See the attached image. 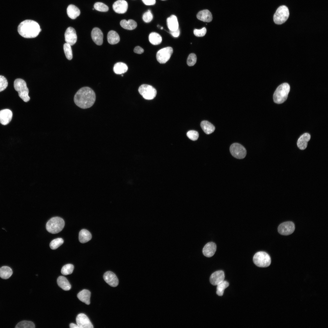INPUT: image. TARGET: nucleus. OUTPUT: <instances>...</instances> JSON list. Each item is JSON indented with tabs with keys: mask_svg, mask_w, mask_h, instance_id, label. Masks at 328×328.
<instances>
[{
	"mask_svg": "<svg viewBox=\"0 0 328 328\" xmlns=\"http://www.w3.org/2000/svg\"><path fill=\"white\" fill-rule=\"evenodd\" d=\"M96 99V95L94 91L91 88L83 87L75 94L74 101L75 104L83 109L90 108L94 104Z\"/></svg>",
	"mask_w": 328,
	"mask_h": 328,
	"instance_id": "obj_1",
	"label": "nucleus"
},
{
	"mask_svg": "<svg viewBox=\"0 0 328 328\" xmlns=\"http://www.w3.org/2000/svg\"><path fill=\"white\" fill-rule=\"evenodd\" d=\"M41 30L39 24L31 20H26L22 22L18 27L19 34L22 37L26 38L36 37Z\"/></svg>",
	"mask_w": 328,
	"mask_h": 328,
	"instance_id": "obj_2",
	"label": "nucleus"
},
{
	"mask_svg": "<svg viewBox=\"0 0 328 328\" xmlns=\"http://www.w3.org/2000/svg\"><path fill=\"white\" fill-rule=\"evenodd\" d=\"M290 89V86L287 83H283L279 86L273 94L274 102L280 104L285 101L287 98Z\"/></svg>",
	"mask_w": 328,
	"mask_h": 328,
	"instance_id": "obj_3",
	"label": "nucleus"
},
{
	"mask_svg": "<svg viewBox=\"0 0 328 328\" xmlns=\"http://www.w3.org/2000/svg\"><path fill=\"white\" fill-rule=\"evenodd\" d=\"M65 225L63 220L59 217H54L51 218L47 222L46 228L49 232L52 234H56L61 231L63 229Z\"/></svg>",
	"mask_w": 328,
	"mask_h": 328,
	"instance_id": "obj_4",
	"label": "nucleus"
},
{
	"mask_svg": "<svg viewBox=\"0 0 328 328\" xmlns=\"http://www.w3.org/2000/svg\"><path fill=\"white\" fill-rule=\"evenodd\" d=\"M14 86L15 90L18 92L19 96L23 101L27 102L30 100V97L28 95L29 90L24 80L20 78L15 79Z\"/></svg>",
	"mask_w": 328,
	"mask_h": 328,
	"instance_id": "obj_5",
	"label": "nucleus"
},
{
	"mask_svg": "<svg viewBox=\"0 0 328 328\" xmlns=\"http://www.w3.org/2000/svg\"><path fill=\"white\" fill-rule=\"evenodd\" d=\"M253 261L258 267H266L271 263V258L269 255L265 252L260 251L256 253L253 256Z\"/></svg>",
	"mask_w": 328,
	"mask_h": 328,
	"instance_id": "obj_6",
	"label": "nucleus"
},
{
	"mask_svg": "<svg viewBox=\"0 0 328 328\" xmlns=\"http://www.w3.org/2000/svg\"><path fill=\"white\" fill-rule=\"evenodd\" d=\"M289 14L288 7L284 5L281 6L277 9L274 15V21L277 24H283L287 20Z\"/></svg>",
	"mask_w": 328,
	"mask_h": 328,
	"instance_id": "obj_7",
	"label": "nucleus"
},
{
	"mask_svg": "<svg viewBox=\"0 0 328 328\" xmlns=\"http://www.w3.org/2000/svg\"><path fill=\"white\" fill-rule=\"evenodd\" d=\"M138 91L144 98L148 100L154 99L157 93L156 89L153 87L146 84L141 85L138 88Z\"/></svg>",
	"mask_w": 328,
	"mask_h": 328,
	"instance_id": "obj_8",
	"label": "nucleus"
},
{
	"mask_svg": "<svg viewBox=\"0 0 328 328\" xmlns=\"http://www.w3.org/2000/svg\"><path fill=\"white\" fill-rule=\"evenodd\" d=\"M230 151L233 156L239 159L244 158L247 154L245 148L241 145L237 143H233L231 145Z\"/></svg>",
	"mask_w": 328,
	"mask_h": 328,
	"instance_id": "obj_9",
	"label": "nucleus"
},
{
	"mask_svg": "<svg viewBox=\"0 0 328 328\" xmlns=\"http://www.w3.org/2000/svg\"><path fill=\"white\" fill-rule=\"evenodd\" d=\"M173 52L171 47H167L159 50L156 55L157 60L160 63H166L170 58Z\"/></svg>",
	"mask_w": 328,
	"mask_h": 328,
	"instance_id": "obj_10",
	"label": "nucleus"
},
{
	"mask_svg": "<svg viewBox=\"0 0 328 328\" xmlns=\"http://www.w3.org/2000/svg\"><path fill=\"white\" fill-rule=\"evenodd\" d=\"M295 225L291 221L284 222L280 224L278 227V231L280 234L287 235L293 233L295 230Z\"/></svg>",
	"mask_w": 328,
	"mask_h": 328,
	"instance_id": "obj_11",
	"label": "nucleus"
},
{
	"mask_svg": "<svg viewBox=\"0 0 328 328\" xmlns=\"http://www.w3.org/2000/svg\"><path fill=\"white\" fill-rule=\"evenodd\" d=\"M77 324L80 328H93L94 326L88 317L84 314H78L76 318Z\"/></svg>",
	"mask_w": 328,
	"mask_h": 328,
	"instance_id": "obj_12",
	"label": "nucleus"
},
{
	"mask_svg": "<svg viewBox=\"0 0 328 328\" xmlns=\"http://www.w3.org/2000/svg\"><path fill=\"white\" fill-rule=\"evenodd\" d=\"M64 36L66 43L70 46L73 45L76 42L77 35L75 29L73 27H69L67 29Z\"/></svg>",
	"mask_w": 328,
	"mask_h": 328,
	"instance_id": "obj_13",
	"label": "nucleus"
},
{
	"mask_svg": "<svg viewBox=\"0 0 328 328\" xmlns=\"http://www.w3.org/2000/svg\"><path fill=\"white\" fill-rule=\"evenodd\" d=\"M104 281L110 286L115 287L118 284V280L115 274L113 272L108 271L104 273L103 275Z\"/></svg>",
	"mask_w": 328,
	"mask_h": 328,
	"instance_id": "obj_14",
	"label": "nucleus"
},
{
	"mask_svg": "<svg viewBox=\"0 0 328 328\" xmlns=\"http://www.w3.org/2000/svg\"><path fill=\"white\" fill-rule=\"evenodd\" d=\"M225 278L224 272L222 270L215 272L211 275L210 281L213 285H217L224 281Z\"/></svg>",
	"mask_w": 328,
	"mask_h": 328,
	"instance_id": "obj_15",
	"label": "nucleus"
},
{
	"mask_svg": "<svg viewBox=\"0 0 328 328\" xmlns=\"http://www.w3.org/2000/svg\"><path fill=\"white\" fill-rule=\"evenodd\" d=\"M112 7L114 10L116 12L123 14L127 11L128 4L125 0H118L114 3Z\"/></svg>",
	"mask_w": 328,
	"mask_h": 328,
	"instance_id": "obj_16",
	"label": "nucleus"
},
{
	"mask_svg": "<svg viewBox=\"0 0 328 328\" xmlns=\"http://www.w3.org/2000/svg\"><path fill=\"white\" fill-rule=\"evenodd\" d=\"M12 113L9 109H4L0 111V123L3 125L8 124L12 120Z\"/></svg>",
	"mask_w": 328,
	"mask_h": 328,
	"instance_id": "obj_17",
	"label": "nucleus"
},
{
	"mask_svg": "<svg viewBox=\"0 0 328 328\" xmlns=\"http://www.w3.org/2000/svg\"><path fill=\"white\" fill-rule=\"evenodd\" d=\"M91 36L93 40L97 45H101L102 44L103 35L100 29L97 27L94 28L91 31Z\"/></svg>",
	"mask_w": 328,
	"mask_h": 328,
	"instance_id": "obj_18",
	"label": "nucleus"
},
{
	"mask_svg": "<svg viewBox=\"0 0 328 328\" xmlns=\"http://www.w3.org/2000/svg\"><path fill=\"white\" fill-rule=\"evenodd\" d=\"M217 246L213 242H210L206 244L203 249V255L207 257H210L214 254Z\"/></svg>",
	"mask_w": 328,
	"mask_h": 328,
	"instance_id": "obj_19",
	"label": "nucleus"
},
{
	"mask_svg": "<svg viewBox=\"0 0 328 328\" xmlns=\"http://www.w3.org/2000/svg\"><path fill=\"white\" fill-rule=\"evenodd\" d=\"M310 138V135L308 133H305L301 135L298 139L297 145L299 148L302 150L305 149L307 145L308 142Z\"/></svg>",
	"mask_w": 328,
	"mask_h": 328,
	"instance_id": "obj_20",
	"label": "nucleus"
},
{
	"mask_svg": "<svg viewBox=\"0 0 328 328\" xmlns=\"http://www.w3.org/2000/svg\"><path fill=\"white\" fill-rule=\"evenodd\" d=\"M197 18L204 22H210L212 19V15L208 10L205 9L199 12L196 15Z\"/></svg>",
	"mask_w": 328,
	"mask_h": 328,
	"instance_id": "obj_21",
	"label": "nucleus"
},
{
	"mask_svg": "<svg viewBox=\"0 0 328 328\" xmlns=\"http://www.w3.org/2000/svg\"><path fill=\"white\" fill-rule=\"evenodd\" d=\"M168 28L170 31H175L179 28V24L177 17L172 15L167 18L166 20Z\"/></svg>",
	"mask_w": 328,
	"mask_h": 328,
	"instance_id": "obj_22",
	"label": "nucleus"
},
{
	"mask_svg": "<svg viewBox=\"0 0 328 328\" xmlns=\"http://www.w3.org/2000/svg\"><path fill=\"white\" fill-rule=\"evenodd\" d=\"M91 295V293L89 290L84 289L78 293L77 297L81 301L88 305L90 303Z\"/></svg>",
	"mask_w": 328,
	"mask_h": 328,
	"instance_id": "obj_23",
	"label": "nucleus"
},
{
	"mask_svg": "<svg viewBox=\"0 0 328 328\" xmlns=\"http://www.w3.org/2000/svg\"><path fill=\"white\" fill-rule=\"evenodd\" d=\"M67 13L68 16L72 19H75L80 14L79 9L73 5H69L67 9Z\"/></svg>",
	"mask_w": 328,
	"mask_h": 328,
	"instance_id": "obj_24",
	"label": "nucleus"
},
{
	"mask_svg": "<svg viewBox=\"0 0 328 328\" xmlns=\"http://www.w3.org/2000/svg\"><path fill=\"white\" fill-rule=\"evenodd\" d=\"M57 283L58 286L64 290L68 291L71 289V286L70 283L64 276H61L59 277L57 279Z\"/></svg>",
	"mask_w": 328,
	"mask_h": 328,
	"instance_id": "obj_25",
	"label": "nucleus"
},
{
	"mask_svg": "<svg viewBox=\"0 0 328 328\" xmlns=\"http://www.w3.org/2000/svg\"><path fill=\"white\" fill-rule=\"evenodd\" d=\"M201 127L204 132L207 134L213 133L215 130L214 126L209 121L204 120L200 123Z\"/></svg>",
	"mask_w": 328,
	"mask_h": 328,
	"instance_id": "obj_26",
	"label": "nucleus"
},
{
	"mask_svg": "<svg viewBox=\"0 0 328 328\" xmlns=\"http://www.w3.org/2000/svg\"><path fill=\"white\" fill-rule=\"evenodd\" d=\"M91 238V233L86 229H83L79 233V239L81 243H86L89 241Z\"/></svg>",
	"mask_w": 328,
	"mask_h": 328,
	"instance_id": "obj_27",
	"label": "nucleus"
},
{
	"mask_svg": "<svg viewBox=\"0 0 328 328\" xmlns=\"http://www.w3.org/2000/svg\"><path fill=\"white\" fill-rule=\"evenodd\" d=\"M120 24L123 28L129 30H133L137 26L136 22L132 19H129L128 21L125 19L122 20L120 22Z\"/></svg>",
	"mask_w": 328,
	"mask_h": 328,
	"instance_id": "obj_28",
	"label": "nucleus"
},
{
	"mask_svg": "<svg viewBox=\"0 0 328 328\" xmlns=\"http://www.w3.org/2000/svg\"><path fill=\"white\" fill-rule=\"evenodd\" d=\"M107 40L109 44L113 45L118 43L120 41V39L118 34L116 32L111 30L108 34Z\"/></svg>",
	"mask_w": 328,
	"mask_h": 328,
	"instance_id": "obj_29",
	"label": "nucleus"
},
{
	"mask_svg": "<svg viewBox=\"0 0 328 328\" xmlns=\"http://www.w3.org/2000/svg\"><path fill=\"white\" fill-rule=\"evenodd\" d=\"M128 67L126 64L122 62L116 63L114 66L113 70L117 74H120L125 73L127 71Z\"/></svg>",
	"mask_w": 328,
	"mask_h": 328,
	"instance_id": "obj_30",
	"label": "nucleus"
},
{
	"mask_svg": "<svg viewBox=\"0 0 328 328\" xmlns=\"http://www.w3.org/2000/svg\"><path fill=\"white\" fill-rule=\"evenodd\" d=\"M12 269L7 266H3L0 268V277L4 279L9 278L12 275Z\"/></svg>",
	"mask_w": 328,
	"mask_h": 328,
	"instance_id": "obj_31",
	"label": "nucleus"
},
{
	"mask_svg": "<svg viewBox=\"0 0 328 328\" xmlns=\"http://www.w3.org/2000/svg\"><path fill=\"white\" fill-rule=\"evenodd\" d=\"M150 42L153 45H157L160 44L162 41V38L158 33L152 32L150 34L149 36Z\"/></svg>",
	"mask_w": 328,
	"mask_h": 328,
	"instance_id": "obj_32",
	"label": "nucleus"
},
{
	"mask_svg": "<svg viewBox=\"0 0 328 328\" xmlns=\"http://www.w3.org/2000/svg\"><path fill=\"white\" fill-rule=\"evenodd\" d=\"M229 285V283L227 281H224L217 285L216 293L219 296L223 295L224 289Z\"/></svg>",
	"mask_w": 328,
	"mask_h": 328,
	"instance_id": "obj_33",
	"label": "nucleus"
},
{
	"mask_svg": "<svg viewBox=\"0 0 328 328\" xmlns=\"http://www.w3.org/2000/svg\"><path fill=\"white\" fill-rule=\"evenodd\" d=\"M16 328H34L35 325L32 322L28 321H22L19 323L16 326Z\"/></svg>",
	"mask_w": 328,
	"mask_h": 328,
	"instance_id": "obj_34",
	"label": "nucleus"
},
{
	"mask_svg": "<svg viewBox=\"0 0 328 328\" xmlns=\"http://www.w3.org/2000/svg\"><path fill=\"white\" fill-rule=\"evenodd\" d=\"M71 46L66 43L63 45V50L66 58L68 60H71L73 58Z\"/></svg>",
	"mask_w": 328,
	"mask_h": 328,
	"instance_id": "obj_35",
	"label": "nucleus"
},
{
	"mask_svg": "<svg viewBox=\"0 0 328 328\" xmlns=\"http://www.w3.org/2000/svg\"><path fill=\"white\" fill-rule=\"evenodd\" d=\"M74 266L71 264H67L64 265L61 270V273L64 275L71 274L74 269Z\"/></svg>",
	"mask_w": 328,
	"mask_h": 328,
	"instance_id": "obj_36",
	"label": "nucleus"
},
{
	"mask_svg": "<svg viewBox=\"0 0 328 328\" xmlns=\"http://www.w3.org/2000/svg\"><path fill=\"white\" fill-rule=\"evenodd\" d=\"M63 242V239L61 238L55 239L53 240L50 243V247L52 249H56L61 245Z\"/></svg>",
	"mask_w": 328,
	"mask_h": 328,
	"instance_id": "obj_37",
	"label": "nucleus"
},
{
	"mask_svg": "<svg viewBox=\"0 0 328 328\" xmlns=\"http://www.w3.org/2000/svg\"><path fill=\"white\" fill-rule=\"evenodd\" d=\"M94 8L97 10L106 12L108 10V7L104 4L101 2H97L94 5Z\"/></svg>",
	"mask_w": 328,
	"mask_h": 328,
	"instance_id": "obj_38",
	"label": "nucleus"
},
{
	"mask_svg": "<svg viewBox=\"0 0 328 328\" xmlns=\"http://www.w3.org/2000/svg\"><path fill=\"white\" fill-rule=\"evenodd\" d=\"M197 58L196 54L193 53L190 54L188 56L187 63V65L189 66H193L196 63Z\"/></svg>",
	"mask_w": 328,
	"mask_h": 328,
	"instance_id": "obj_39",
	"label": "nucleus"
},
{
	"mask_svg": "<svg viewBox=\"0 0 328 328\" xmlns=\"http://www.w3.org/2000/svg\"><path fill=\"white\" fill-rule=\"evenodd\" d=\"M188 137L193 141L197 140L199 136L198 132L195 130H190L186 134Z\"/></svg>",
	"mask_w": 328,
	"mask_h": 328,
	"instance_id": "obj_40",
	"label": "nucleus"
},
{
	"mask_svg": "<svg viewBox=\"0 0 328 328\" xmlns=\"http://www.w3.org/2000/svg\"><path fill=\"white\" fill-rule=\"evenodd\" d=\"M8 82L6 79L3 76L0 75V92L5 90L8 86Z\"/></svg>",
	"mask_w": 328,
	"mask_h": 328,
	"instance_id": "obj_41",
	"label": "nucleus"
},
{
	"mask_svg": "<svg viewBox=\"0 0 328 328\" xmlns=\"http://www.w3.org/2000/svg\"><path fill=\"white\" fill-rule=\"evenodd\" d=\"M153 16L150 10L145 12L143 15L142 19L145 22L148 23L151 22L153 19Z\"/></svg>",
	"mask_w": 328,
	"mask_h": 328,
	"instance_id": "obj_42",
	"label": "nucleus"
},
{
	"mask_svg": "<svg viewBox=\"0 0 328 328\" xmlns=\"http://www.w3.org/2000/svg\"><path fill=\"white\" fill-rule=\"evenodd\" d=\"M206 29L205 27H203L200 29H195L193 31L194 35L198 37L204 36L206 34Z\"/></svg>",
	"mask_w": 328,
	"mask_h": 328,
	"instance_id": "obj_43",
	"label": "nucleus"
},
{
	"mask_svg": "<svg viewBox=\"0 0 328 328\" xmlns=\"http://www.w3.org/2000/svg\"><path fill=\"white\" fill-rule=\"evenodd\" d=\"M134 52L136 53L141 54L144 52L143 49L141 47L138 46H136L134 50Z\"/></svg>",
	"mask_w": 328,
	"mask_h": 328,
	"instance_id": "obj_44",
	"label": "nucleus"
},
{
	"mask_svg": "<svg viewBox=\"0 0 328 328\" xmlns=\"http://www.w3.org/2000/svg\"><path fill=\"white\" fill-rule=\"evenodd\" d=\"M143 3L146 5H152L155 3V0H142Z\"/></svg>",
	"mask_w": 328,
	"mask_h": 328,
	"instance_id": "obj_45",
	"label": "nucleus"
},
{
	"mask_svg": "<svg viewBox=\"0 0 328 328\" xmlns=\"http://www.w3.org/2000/svg\"><path fill=\"white\" fill-rule=\"evenodd\" d=\"M169 33L174 37H177L179 35V28H178L177 30L175 31H172L169 30Z\"/></svg>",
	"mask_w": 328,
	"mask_h": 328,
	"instance_id": "obj_46",
	"label": "nucleus"
},
{
	"mask_svg": "<svg viewBox=\"0 0 328 328\" xmlns=\"http://www.w3.org/2000/svg\"><path fill=\"white\" fill-rule=\"evenodd\" d=\"M70 327L71 328H80L77 325L73 323H71L70 324Z\"/></svg>",
	"mask_w": 328,
	"mask_h": 328,
	"instance_id": "obj_47",
	"label": "nucleus"
},
{
	"mask_svg": "<svg viewBox=\"0 0 328 328\" xmlns=\"http://www.w3.org/2000/svg\"><path fill=\"white\" fill-rule=\"evenodd\" d=\"M161 29H163V27H161Z\"/></svg>",
	"mask_w": 328,
	"mask_h": 328,
	"instance_id": "obj_48",
	"label": "nucleus"
},
{
	"mask_svg": "<svg viewBox=\"0 0 328 328\" xmlns=\"http://www.w3.org/2000/svg\"></svg>",
	"mask_w": 328,
	"mask_h": 328,
	"instance_id": "obj_49",
	"label": "nucleus"
}]
</instances>
